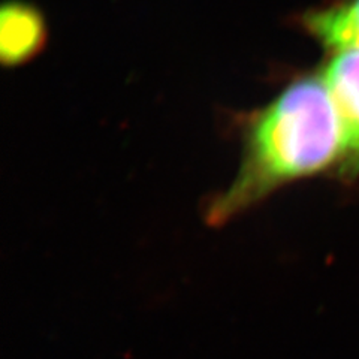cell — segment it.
Here are the masks:
<instances>
[{
	"label": "cell",
	"instance_id": "cell-1",
	"mask_svg": "<svg viewBox=\"0 0 359 359\" xmlns=\"http://www.w3.org/2000/svg\"><path fill=\"white\" fill-rule=\"evenodd\" d=\"M343 133L323 80L287 86L249 121L238 171L205 211L212 226L231 222L285 186L343 161Z\"/></svg>",
	"mask_w": 359,
	"mask_h": 359
},
{
	"label": "cell",
	"instance_id": "cell-2",
	"mask_svg": "<svg viewBox=\"0 0 359 359\" xmlns=\"http://www.w3.org/2000/svg\"><path fill=\"white\" fill-rule=\"evenodd\" d=\"M323 83L341 126L344 166L356 170L359 166V51L337 53L325 69Z\"/></svg>",
	"mask_w": 359,
	"mask_h": 359
},
{
	"label": "cell",
	"instance_id": "cell-3",
	"mask_svg": "<svg viewBox=\"0 0 359 359\" xmlns=\"http://www.w3.org/2000/svg\"><path fill=\"white\" fill-rule=\"evenodd\" d=\"M47 39L41 13L21 2H9L0 11V55L15 66L35 57Z\"/></svg>",
	"mask_w": 359,
	"mask_h": 359
},
{
	"label": "cell",
	"instance_id": "cell-4",
	"mask_svg": "<svg viewBox=\"0 0 359 359\" xmlns=\"http://www.w3.org/2000/svg\"><path fill=\"white\" fill-rule=\"evenodd\" d=\"M306 26L325 47L341 51H359V0L311 13Z\"/></svg>",
	"mask_w": 359,
	"mask_h": 359
}]
</instances>
